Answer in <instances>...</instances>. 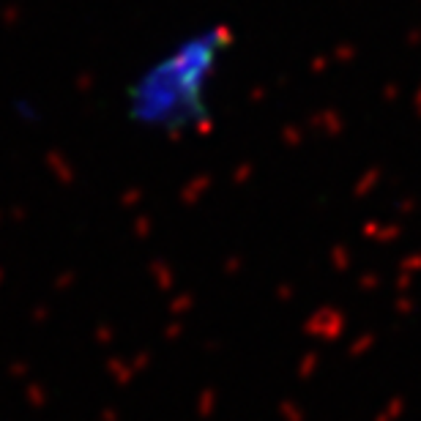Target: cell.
<instances>
[{
    "instance_id": "obj_1",
    "label": "cell",
    "mask_w": 421,
    "mask_h": 421,
    "mask_svg": "<svg viewBox=\"0 0 421 421\" xmlns=\"http://www.w3.org/2000/svg\"><path fill=\"white\" fill-rule=\"evenodd\" d=\"M230 47L225 25H206L159 49L124 88L121 107L129 126L159 137H184L208 126Z\"/></svg>"
}]
</instances>
